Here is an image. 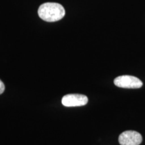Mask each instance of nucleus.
<instances>
[{"label":"nucleus","mask_w":145,"mask_h":145,"mask_svg":"<svg viewBox=\"0 0 145 145\" xmlns=\"http://www.w3.org/2000/svg\"><path fill=\"white\" fill-rule=\"evenodd\" d=\"M38 14L43 20L53 22L62 19L65 15V11L63 5L59 3L48 2L39 7Z\"/></svg>","instance_id":"nucleus-1"},{"label":"nucleus","mask_w":145,"mask_h":145,"mask_svg":"<svg viewBox=\"0 0 145 145\" xmlns=\"http://www.w3.org/2000/svg\"><path fill=\"white\" fill-rule=\"evenodd\" d=\"M114 83L118 88L127 89H138L143 85L140 79L131 75L119 76L114 79Z\"/></svg>","instance_id":"nucleus-2"},{"label":"nucleus","mask_w":145,"mask_h":145,"mask_svg":"<svg viewBox=\"0 0 145 145\" xmlns=\"http://www.w3.org/2000/svg\"><path fill=\"white\" fill-rule=\"evenodd\" d=\"M118 141L121 145H139L142 141L140 133L133 130H127L119 136Z\"/></svg>","instance_id":"nucleus-3"},{"label":"nucleus","mask_w":145,"mask_h":145,"mask_svg":"<svg viewBox=\"0 0 145 145\" xmlns=\"http://www.w3.org/2000/svg\"><path fill=\"white\" fill-rule=\"evenodd\" d=\"M88 102V97L81 94H67L62 98V104L65 107L83 106Z\"/></svg>","instance_id":"nucleus-4"},{"label":"nucleus","mask_w":145,"mask_h":145,"mask_svg":"<svg viewBox=\"0 0 145 145\" xmlns=\"http://www.w3.org/2000/svg\"><path fill=\"white\" fill-rule=\"evenodd\" d=\"M5 90V86L4 84H3V83L0 80V95H1V93H3V91H4Z\"/></svg>","instance_id":"nucleus-5"}]
</instances>
